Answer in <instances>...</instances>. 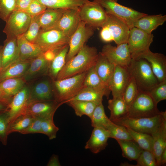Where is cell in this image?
Masks as SVG:
<instances>
[{"mask_svg":"<svg viewBox=\"0 0 166 166\" xmlns=\"http://www.w3.org/2000/svg\"><path fill=\"white\" fill-rule=\"evenodd\" d=\"M47 8L37 0H33L26 11L31 17L40 14Z\"/></svg>","mask_w":166,"mask_h":166,"instance_id":"681fc988","label":"cell"},{"mask_svg":"<svg viewBox=\"0 0 166 166\" xmlns=\"http://www.w3.org/2000/svg\"><path fill=\"white\" fill-rule=\"evenodd\" d=\"M68 50V44L60 49L50 62L47 75L52 81L56 80L58 74L65 65Z\"/></svg>","mask_w":166,"mask_h":166,"instance_id":"f546056e","label":"cell"},{"mask_svg":"<svg viewBox=\"0 0 166 166\" xmlns=\"http://www.w3.org/2000/svg\"><path fill=\"white\" fill-rule=\"evenodd\" d=\"M110 138L116 140H133L127 128L124 126L113 123L108 128Z\"/></svg>","mask_w":166,"mask_h":166,"instance_id":"b9f144b4","label":"cell"},{"mask_svg":"<svg viewBox=\"0 0 166 166\" xmlns=\"http://www.w3.org/2000/svg\"><path fill=\"white\" fill-rule=\"evenodd\" d=\"M90 119L93 127L107 130L113 123L106 116L102 103L96 106Z\"/></svg>","mask_w":166,"mask_h":166,"instance_id":"d590c367","label":"cell"},{"mask_svg":"<svg viewBox=\"0 0 166 166\" xmlns=\"http://www.w3.org/2000/svg\"><path fill=\"white\" fill-rule=\"evenodd\" d=\"M31 60L20 58L11 64L2 71L0 73V82L6 79L22 77L30 65Z\"/></svg>","mask_w":166,"mask_h":166,"instance_id":"484cf974","label":"cell"},{"mask_svg":"<svg viewBox=\"0 0 166 166\" xmlns=\"http://www.w3.org/2000/svg\"><path fill=\"white\" fill-rule=\"evenodd\" d=\"M104 26L107 27L113 41L117 45L127 43L130 29L123 20L114 15L107 14V19Z\"/></svg>","mask_w":166,"mask_h":166,"instance_id":"5bb4252c","label":"cell"},{"mask_svg":"<svg viewBox=\"0 0 166 166\" xmlns=\"http://www.w3.org/2000/svg\"><path fill=\"white\" fill-rule=\"evenodd\" d=\"M61 48L56 50H48L45 51L43 53L44 57L49 61H51L54 58L57 52Z\"/></svg>","mask_w":166,"mask_h":166,"instance_id":"f5cc1de1","label":"cell"},{"mask_svg":"<svg viewBox=\"0 0 166 166\" xmlns=\"http://www.w3.org/2000/svg\"><path fill=\"white\" fill-rule=\"evenodd\" d=\"M30 88L26 85L14 96L6 111L9 124L19 116L25 114L30 102Z\"/></svg>","mask_w":166,"mask_h":166,"instance_id":"4fadbf2b","label":"cell"},{"mask_svg":"<svg viewBox=\"0 0 166 166\" xmlns=\"http://www.w3.org/2000/svg\"><path fill=\"white\" fill-rule=\"evenodd\" d=\"M160 165H163L166 163V148L162 152L160 158Z\"/></svg>","mask_w":166,"mask_h":166,"instance_id":"9f6ffc18","label":"cell"},{"mask_svg":"<svg viewBox=\"0 0 166 166\" xmlns=\"http://www.w3.org/2000/svg\"><path fill=\"white\" fill-rule=\"evenodd\" d=\"M127 69L139 91L148 92L159 83L149 63L144 58H132Z\"/></svg>","mask_w":166,"mask_h":166,"instance_id":"7a4b0ae2","label":"cell"},{"mask_svg":"<svg viewBox=\"0 0 166 166\" xmlns=\"http://www.w3.org/2000/svg\"><path fill=\"white\" fill-rule=\"evenodd\" d=\"M100 37L104 42H108L113 41V37L107 27L104 26L101 27L100 32Z\"/></svg>","mask_w":166,"mask_h":166,"instance_id":"f907efd6","label":"cell"},{"mask_svg":"<svg viewBox=\"0 0 166 166\" xmlns=\"http://www.w3.org/2000/svg\"><path fill=\"white\" fill-rule=\"evenodd\" d=\"M69 39L57 29L42 30L34 44L44 53L48 50L58 49L68 45Z\"/></svg>","mask_w":166,"mask_h":166,"instance_id":"30bf717a","label":"cell"},{"mask_svg":"<svg viewBox=\"0 0 166 166\" xmlns=\"http://www.w3.org/2000/svg\"><path fill=\"white\" fill-rule=\"evenodd\" d=\"M65 103L74 109L77 116L81 117L83 115H86L90 118L97 105L92 102L77 100H70Z\"/></svg>","mask_w":166,"mask_h":166,"instance_id":"e575fe53","label":"cell"},{"mask_svg":"<svg viewBox=\"0 0 166 166\" xmlns=\"http://www.w3.org/2000/svg\"><path fill=\"white\" fill-rule=\"evenodd\" d=\"M65 9L47 8L38 16L39 22L42 30H50L53 28Z\"/></svg>","mask_w":166,"mask_h":166,"instance_id":"4316f807","label":"cell"},{"mask_svg":"<svg viewBox=\"0 0 166 166\" xmlns=\"http://www.w3.org/2000/svg\"><path fill=\"white\" fill-rule=\"evenodd\" d=\"M19 59L20 51L17 38H6L4 42L2 51L1 71Z\"/></svg>","mask_w":166,"mask_h":166,"instance_id":"7402d4cb","label":"cell"},{"mask_svg":"<svg viewBox=\"0 0 166 166\" xmlns=\"http://www.w3.org/2000/svg\"><path fill=\"white\" fill-rule=\"evenodd\" d=\"M9 123L6 111L0 113V142L4 145L7 144Z\"/></svg>","mask_w":166,"mask_h":166,"instance_id":"7dc6e473","label":"cell"},{"mask_svg":"<svg viewBox=\"0 0 166 166\" xmlns=\"http://www.w3.org/2000/svg\"><path fill=\"white\" fill-rule=\"evenodd\" d=\"M2 46V45H0V73L2 70L1 54Z\"/></svg>","mask_w":166,"mask_h":166,"instance_id":"680465c9","label":"cell"},{"mask_svg":"<svg viewBox=\"0 0 166 166\" xmlns=\"http://www.w3.org/2000/svg\"><path fill=\"white\" fill-rule=\"evenodd\" d=\"M62 104L55 100L30 102L25 114L42 118L54 116L57 109Z\"/></svg>","mask_w":166,"mask_h":166,"instance_id":"ac0fdd59","label":"cell"},{"mask_svg":"<svg viewBox=\"0 0 166 166\" xmlns=\"http://www.w3.org/2000/svg\"><path fill=\"white\" fill-rule=\"evenodd\" d=\"M43 119L39 117H34L28 126L19 133L23 134L35 133H42L41 123Z\"/></svg>","mask_w":166,"mask_h":166,"instance_id":"c3c4849f","label":"cell"},{"mask_svg":"<svg viewBox=\"0 0 166 166\" xmlns=\"http://www.w3.org/2000/svg\"><path fill=\"white\" fill-rule=\"evenodd\" d=\"M93 128L85 148L89 150L93 153L97 154L105 149L108 145L107 141L110 138L109 133L108 130L102 128Z\"/></svg>","mask_w":166,"mask_h":166,"instance_id":"d6986e66","label":"cell"},{"mask_svg":"<svg viewBox=\"0 0 166 166\" xmlns=\"http://www.w3.org/2000/svg\"><path fill=\"white\" fill-rule=\"evenodd\" d=\"M16 0H0V18L6 22L15 10Z\"/></svg>","mask_w":166,"mask_h":166,"instance_id":"f6af8a7d","label":"cell"},{"mask_svg":"<svg viewBox=\"0 0 166 166\" xmlns=\"http://www.w3.org/2000/svg\"><path fill=\"white\" fill-rule=\"evenodd\" d=\"M47 166H60L58 156L53 154L50 158Z\"/></svg>","mask_w":166,"mask_h":166,"instance_id":"db71d44e","label":"cell"},{"mask_svg":"<svg viewBox=\"0 0 166 166\" xmlns=\"http://www.w3.org/2000/svg\"><path fill=\"white\" fill-rule=\"evenodd\" d=\"M43 53L31 59L29 67L22 77L26 82L47 75L50 62L45 58Z\"/></svg>","mask_w":166,"mask_h":166,"instance_id":"44dd1931","label":"cell"},{"mask_svg":"<svg viewBox=\"0 0 166 166\" xmlns=\"http://www.w3.org/2000/svg\"><path fill=\"white\" fill-rule=\"evenodd\" d=\"M139 91L134 79L130 77L122 97L128 108L136 97Z\"/></svg>","mask_w":166,"mask_h":166,"instance_id":"ab89813d","label":"cell"},{"mask_svg":"<svg viewBox=\"0 0 166 166\" xmlns=\"http://www.w3.org/2000/svg\"><path fill=\"white\" fill-rule=\"evenodd\" d=\"M150 96L156 104L166 99V80L159 82L148 92Z\"/></svg>","mask_w":166,"mask_h":166,"instance_id":"ee69618b","label":"cell"},{"mask_svg":"<svg viewBox=\"0 0 166 166\" xmlns=\"http://www.w3.org/2000/svg\"><path fill=\"white\" fill-rule=\"evenodd\" d=\"M166 21V15L161 14L154 15H146L137 20L134 23L133 27L144 32L152 34L159 26L164 24Z\"/></svg>","mask_w":166,"mask_h":166,"instance_id":"cb8c5ba5","label":"cell"},{"mask_svg":"<svg viewBox=\"0 0 166 166\" xmlns=\"http://www.w3.org/2000/svg\"><path fill=\"white\" fill-rule=\"evenodd\" d=\"M136 161L135 166H157L154 154L148 150L143 149Z\"/></svg>","mask_w":166,"mask_h":166,"instance_id":"bcb514c9","label":"cell"},{"mask_svg":"<svg viewBox=\"0 0 166 166\" xmlns=\"http://www.w3.org/2000/svg\"><path fill=\"white\" fill-rule=\"evenodd\" d=\"M47 8L79 9L89 0H37Z\"/></svg>","mask_w":166,"mask_h":166,"instance_id":"d6a6232c","label":"cell"},{"mask_svg":"<svg viewBox=\"0 0 166 166\" xmlns=\"http://www.w3.org/2000/svg\"><path fill=\"white\" fill-rule=\"evenodd\" d=\"M121 149L122 156L130 161L136 160L143 149L133 140H116Z\"/></svg>","mask_w":166,"mask_h":166,"instance_id":"836d02e7","label":"cell"},{"mask_svg":"<svg viewBox=\"0 0 166 166\" xmlns=\"http://www.w3.org/2000/svg\"><path fill=\"white\" fill-rule=\"evenodd\" d=\"M26 82L22 77L9 78L0 82V89L7 95L13 97L25 85Z\"/></svg>","mask_w":166,"mask_h":166,"instance_id":"1f68e13d","label":"cell"},{"mask_svg":"<svg viewBox=\"0 0 166 166\" xmlns=\"http://www.w3.org/2000/svg\"><path fill=\"white\" fill-rule=\"evenodd\" d=\"M157 105L148 92L139 91L136 97L128 107L125 117L136 118L154 116L161 112Z\"/></svg>","mask_w":166,"mask_h":166,"instance_id":"5b68a950","label":"cell"},{"mask_svg":"<svg viewBox=\"0 0 166 166\" xmlns=\"http://www.w3.org/2000/svg\"><path fill=\"white\" fill-rule=\"evenodd\" d=\"M104 96L105 94L101 92L90 87H84L75 97L70 100L89 101L98 105L102 103Z\"/></svg>","mask_w":166,"mask_h":166,"instance_id":"8d00e7d4","label":"cell"},{"mask_svg":"<svg viewBox=\"0 0 166 166\" xmlns=\"http://www.w3.org/2000/svg\"><path fill=\"white\" fill-rule=\"evenodd\" d=\"M17 39L21 59L31 60L43 53L37 45L26 40L24 34L18 37Z\"/></svg>","mask_w":166,"mask_h":166,"instance_id":"83f0119b","label":"cell"},{"mask_svg":"<svg viewBox=\"0 0 166 166\" xmlns=\"http://www.w3.org/2000/svg\"><path fill=\"white\" fill-rule=\"evenodd\" d=\"M81 21L79 9H66L57 24L51 29L58 30L70 38L77 29Z\"/></svg>","mask_w":166,"mask_h":166,"instance_id":"9a60e30c","label":"cell"},{"mask_svg":"<svg viewBox=\"0 0 166 166\" xmlns=\"http://www.w3.org/2000/svg\"><path fill=\"white\" fill-rule=\"evenodd\" d=\"M31 17L26 12L15 10L6 22L3 30L6 38H17L23 34L27 30L30 24Z\"/></svg>","mask_w":166,"mask_h":166,"instance_id":"ba28073f","label":"cell"},{"mask_svg":"<svg viewBox=\"0 0 166 166\" xmlns=\"http://www.w3.org/2000/svg\"><path fill=\"white\" fill-rule=\"evenodd\" d=\"M84 86L90 87L103 92L107 99L111 92L108 86L97 74L94 66L87 71L84 80Z\"/></svg>","mask_w":166,"mask_h":166,"instance_id":"f1b7e54d","label":"cell"},{"mask_svg":"<svg viewBox=\"0 0 166 166\" xmlns=\"http://www.w3.org/2000/svg\"><path fill=\"white\" fill-rule=\"evenodd\" d=\"M34 117L28 114H22L17 118L8 125V135L14 132H19L27 127Z\"/></svg>","mask_w":166,"mask_h":166,"instance_id":"f35d334b","label":"cell"},{"mask_svg":"<svg viewBox=\"0 0 166 166\" xmlns=\"http://www.w3.org/2000/svg\"><path fill=\"white\" fill-rule=\"evenodd\" d=\"M93 29L85 22H80L77 29L70 38L65 63L75 56L93 36L94 33Z\"/></svg>","mask_w":166,"mask_h":166,"instance_id":"8fae6325","label":"cell"},{"mask_svg":"<svg viewBox=\"0 0 166 166\" xmlns=\"http://www.w3.org/2000/svg\"><path fill=\"white\" fill-rule=\"evenodd\" d=\"M93 1L100 4L107 14L123 20L130 29L133 27L134 23L137 20L147 14L123 6L117 2V0H93Z\"/></svg>","mask_w":166,"mask_h":166,"instance_id":"8992f818","label":"cell"},{"mask_svg":"<svg viewBox=\"0 0 166 166\" xmlns=\"http://www.w3.org/2000/svg\"><path fill=\"white\" fill-rule=\"evenodd\" d=\"M144 58L149 63L159 82L166 80V57L165 55L161 53H153L149 49L136 58Z\"/></svg>","mask_w":166,"mask_h":166,"instance_id":"2e32d148","label":"cell"},{"mask_svg":"<svg viewBox=\"0 0 166 166\" xmlns=\"http://www.w3.org/2000/svg\"><path fill=\"white\" fill-rule=\"evenodd\" d=\"M8 105L0 101V113L6 110Z\"/></svg>","mask_w":166,"mask_h":166,"instance_id":"6f0895ef","label":"cell"},{"mask_svg":"<svg viewBox=\"0 0 166 166\" xmlns=\"http://www.w3.org/2000/svg\"><path fill=\"white\" fill-rule=\"evenodd\" d=\"M53 116L43 118L41 123L42 134L46 135L49 140H52L56 137L57 132L59 130L58 127L55 124Z\"/></svg>","mask_w":166,"mask_h":166,"instance_id":"7bdbcfd3","label":"cell"},{"mask_svg":"<svg viewBox=\"0 0 166 166\" xmlns=\"http://www.w3.org/2000/svg\"><path fill=\"white\" fill-rule=\"evenodd\" d=\"M115 66L127 67L132 57L127 43L113 46L110 44L104 45L101 52Z\"/></svg>","mask_w":166,"mask_h":166,"instance_id":"7c38bea8","label":"cell"},{"mask_svg":"<svg viewBox=\"0 0 166 166\" xmlns=\"http://www.w3.org/2000/svg\"><path fill=\"white\" fill-rule=\"evenodd\" d=\"M86 72L61 80L52 81L54 100L62 104L75 97L84 87Z\"/></svg>","mask_w":166,"mask_h":166,"instance_id":"3957f363","label":"cell"},{"mask_svg":"<svg viewBox=\"0 0 166 166\" xmlns=\"http://www.w3.org/2000/svg\"><path fill=\"white\" fill-rule=\"evenodd\" d=\"M39 15L31 17L29 26L24 35L26 40L34 43L42 29L38 20Z\"/></svg>","mask_w":166,"mask_h":166,"instance_id":"60d3db41","label":"cell"},{"mask_svg":"<svg viewBox=\"0 0 166 166\" xmlns=\"http://www.w3.org/2000/svg\"><path fill=\"white\" fill-rule=\"evenodd\" d=\"M130 76L127 67L115 66L108 87L113 98L121 97Z\"/></svg>","mask_w":166,"mask_h":166,"instance_id":"e0dca14e","label":"cell"},{"mask_svg":"<svg viewBox=\"0 0 166 166\" xmlns=\"http://www.w3.org/2000/svg\"><path fill=\"white\" fill-rule=\"evenodd\" d=\"M127 129L132 140L136 142L143 149L152 152L153 138L150 134L138 132L129 128Z\"/></svg>","mask_w":166,"mask_h":166,"instance_id":"74e56055","label":"cell"},{"mask_svg":"<svg viewBox=\"0 0 166 166\" xmlns=\"http://www.w3.org/2000/svg\"><path fill=\"white\" fill-rule=\"evenodd\" d=\"M151 135L153 138L152 152L155 157L157 166H161L160 156L164 150L166 148V118Z\"/></svg>","mask_w":166,"mask_h":166,"instance_id":"603a6c76","label":"cell"},{"mask_svg":"<svg viewBox=\"0 0 166 166\" xmlns=\"http://www.w3.org/2000/svg\"><path fill=\"white\" fill-rule=\"evenodd\" d=\"M54 100L52 83L48 79L39 81L30 89V102Z\"/></svg>","mask_w":166,"mask_h":166,"instance_id":"ffe728a7","label":"cell"},{"mask_svg":"<svg viewBox=\"0 0 166 166\" xmlns=\"http://www.w3.org/2000/svg\"><path fill=\"white\" fill-rule=\"evenodd\" d=\"M98 54L96 47L85 44L75 56L65 63L56 80H61L87 71L94 65Z\"/></svg>","mask_w":166,"mask_h":166,"instance_id":"6da1fadb","label":"cell"},{"mask_svg":"<svg viewBox=\"0 0 166 166\" xmlns=\"http://www.w3.org/2000/svg\"><path fill=\"white\" fill-rule=\"evenodd\" d=\"M33 0H16L15 10L26 12Z\"/></svg>","mask_w":166,"mask_h":166,"instance_id":"816d5d0a","label":"cell"},{"mask_svg":"<svg viewBox=\"0 0 166 166\" xmlns=\"http://www.w3.org/2000/svg\"><path fill=\"white\" fill-rule=\"evenodd\" d=\"M166 118V111H161L156 116L149 117L132 118L124 117L113 122L134 131L152 135Z\"/></svg>","mask_w":166,"mask_h":166,"instance_id":"277c9868","label":"cell"},{"mask_svg":"<svg viewBox=\"0 0 166 166\" xmlns=\"http://www.w3.org/2000/svg\"><path fill=\"white\" fill-rule=\"evenodd\" d=\"M13 97L7 95L0 89V101L8 105Z\"/></svg>","mask_w":166,"mask_h":166,"instance_id":"11a10c76","label":"cell"},{"mask_svg":"<svg viewBox=\"0 0 166 166\" xmlns=\"http://www.w3.org/2000/svg\"><path fill=\"white\" fill-rule=\"evenodd\" d=\"M81 21L93 28L101 27L105 23L107 14L99 4L89 1L79 9Z\"/></svg>","mask_w":166,"mask_h":166,"instance_id":"52a82bcc","label":"cell"},{"mask_svg":"<svg viewBox=\"0 0 166 166\" xmlns=\"http://www.w3.org/2000/svg\"><path fill=\"white\" fill-rule=\"evenodd\" d=\"M153 37L152 33H147L136 27L130 29L127 43L132 58H136L150 49Z\"/></svg>","mask_w":166,"mask_h":166,"instance_id":"9c48e42d","label":"cell"},{"mask_svg":"<svg viewBox=\"0 0 166 166\" xmlns=\"http://www.w3.org/2000/svg\"><path fill=\"white\" fill-rule=\"evenodd\" d=\"M108 107L110 111L109 119L113 122L125 117L128 110V106L121 97L113 98L109 100Z\"/></svg>","mask_w":166,"mask_h":166,"instance_id":"4dcf8cb0","label":"cell"},{"mask_svg":"<svg viewBox=\"0 0 166 166\" xmlns=\"http://www.w3.org/2000/svg\"><path fill=\"white\" fill-rule=\"evenodd\" d=\"M115 67L101 52L98 53L94 65V69L98 76L108 86L114 73Z\"/></svg>","mask_w":166,"mask_h":166,"instance_id":"d4e9b609","label":"cell"}]
</instances>
